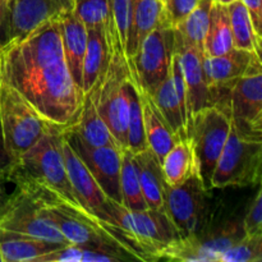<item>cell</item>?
Masks as SVG:
<instances>
[{"instance_id": "cell-1", "label": "cell", "mask_w": 262, "mask_h": 262, "mask_svg": "<svg viewBox=\"0 0 262 262\" xmlns=\"http://www.w3.org/2000/svg\"><path fill=\"white\" fill-rule=\"evenodd\" d=\"M0 78L45 122L67 128L78 118L84 95L64 58L59 17L0 45Z\"/></svg>"}, {"instance_id": "cell-2", "label": "cell", "mask_w": 262, "mask_h": 262, "mask_svg": "<svg viewBox=\"0 0 262 262\" xmlns=\"http://www.w3.org/2000/svg\"><path fill=\"white\" fill-rule=\"evenodd\" d=\"M8 177L10 182H27L55 194L76 209H84L74 194L67 174L63 158V128L58 125H48L40 140L12 164Z\"/></svg>"}, {"instance_id": "cell-3", "label": "cell", "mask_w": 262, "mask_h": 262, "mask_svg": "<svg viewBox=\"0 0 262 262\" xmlns=\"http://www.w3.org/2000/svg\"><path fill=\"white\" fill-rule=\"evenodd\" d=\"M106 212L118 237L140 256L141 261L161 260L166 248L182 238L166 210L133 211L107 199Z\"/></svg>"}, {"instance_id": "cell-4", "label": "cell", "mask_w": 262, "mask_h": 262, "mask_svg": "<svg viewBox=\"0 0 262 262\" xmlns=\"http://www.w3.org/2000/svg\"><path fill=\"white\" fill-rule=\"evenodd\" d=\"M112 54L102 78L95 84L96 107L100 117L118 146L127 148V129L129 118L128 78L129 67L119 41L110 37Z\"/></svg>"}, {"instance_id": "cell-5", "label": "cell", "mask_w": 262, "mask_h": 262, "mask_svg": "<svg viewBox=\"0 0 262 262\" xmlns=\"http://www.w3.org/2000/svg\"><path fill=\"white\" fill-rule=\"evenodd\" d=\"M262 136H251L230 127L229 136L211 177V188L260 184Z\"/></svg>"}, {"instance_id": "cell-6", "label": "cell", "mask_w": 262, "mask_h": 262, "mask_svg": "<svg viewBox=\"0 0 262 262\" xmlns=\"http://www.w3.org/2000/svg\"><path fill=\"white\" fill-rule=\"evenodd\" d=\"M49 124L12 86L0 78V125L12 164L40 140Z\"/></svg>"}, {"instance_id": "cell-7", "label": "cell", "mask_w": 262, "mask_h": 262, "mask_svg": "<svg viewBox=\"0 0 262 262\" xmlns=\"http://www.w3.org/2000/svg\"><path fill=\"white\" fill-rule=\"evenodd\" d=\"M232 120L225 109L211 105L192 117L188 128V140L193 148L199 176L209 192L211 177L225 142L229 136Z\"/></svg>"}, {"instance_id": "cell-8", "label": "cell", "mask_w": 262, "mask_h": 262, "mask_svg": "<svg viewBox=\"0 0 262 262\" xmlns=\"http://www.w3.org/2000/svg\"><path fill=\"white\" fill-rule=\"evenodd\" d=\"M176 35L170 26H161L151 31L128 61L129 72L141 91L152 95L170 73Z\"/></svg>"}, {"instance_id": "cell-9", "label": "cell", "mask_w": 262, "mask_h": 262, "mask_svg": "<svg viewBox=\"0 0 262 262\" xmlns=\"http://www.w3.org/2000/svg\"><path fill=\"white\" fill-rule=\"evenodd\" d=\"M210 194L197 171L179 186L166 184L165 209L182 238L200 234L206 228Z\"/></svg>"}, {"instance_id": "cell-10", "label": "cell", "mask_w": 262, "mask_h": 262, "mask_svg": "<svg viewBox=\"0 0 262 262\" xmlns=\"http://www.w3.org/2000/svg\"><path fill=\"white\" fill-rule=\"evenodd\" d=\"M0 228L32 235L48 242L68 245L63 234L43 211L40 202L27 191L15 186L0 216Z\"/></svg>"}, {"instance_id": "cell-11", "label": "cell", "mask_w": 262, "mask_h": 262, "mask_svg": "<svg viewBox=\"0 0 262 262\" xmlns=\"http://www.w3.org/2000/svg\"><path fill=\"white\" fill-rule=\"evenodd\" d=\"M63 136L92 174L109 200L122 204L120 168L122 150L115 146H91L72 130L63 128Z\"/></svg>"}, {"instance_id": "cell-12", "label": "cell", "mask_w": 262, "mask_h": 262, "mask_svg": "<svg viewBox=\"0 0 262 262\" xmlns=\"http://www.w3.org/2000/svg\"><path fill=\"white\" fill-rule=\"evenodd\" d=\"M73 8V0H8L0 45L28 35L42 23L60 17Z\"/></svg>"}, {"instance_id": "cell-13", "label": "cell", "mask_w": 262, "mask_h": 262, "mask_svg": "<svg viewBox=\"0 0 262 262\" xmlns=\"http://www.w3.org/2000/svg\"><path fill=\"white\" fill-rule=\"evenodd\" d=\"M229 114L239 132L262 136V72L243 76L230 89Z\"/></svg>"}, {"instance_id": "cell-14", "label": "cell", "mask_w": 262, "mask_h": 262, "mask_svg": "<svg viewBox=\"0 0 262 262\" xmlns=\"http://www.w3.org/2000/svg\"><path fill=\"white\" fill-rule=\"evenodd\" d=\"M176 42L174 51L179 55L184 84H186L187 105H188L189 123L192 117L201 109L211 106L210 90L204 69V51L191 43L186 42L174 31ZM189 128V127H188Z\"/></svg>"}, {"instance_id": "cell-15", "label": "cell", "mask_w": 262, "mask_h": 262, "mask_svg": "<svg viewBox=\"0 0 262 262\" xmlns=\"http://www.w3.org/2000/svg\"><path fill=\"white\" fill-rule=\"evenodd\" d=\"M209 90L230 89L243 76L262 72L261 55L255 51L233 48L219 56L204 58Z\"/></svg>"}, {"instance_id": "cell-16", "label": "cell", "mask_w": 262, "mask_h": 262, "mask_svg": "<svg viewBox=\"0 0 262 262\" xmlns=\"http://www.w3.org/2000/svg\"><path fill=\"white\" fill-rule=\"evenodd\" d=\"M63 158L66 164V170L68 174L69 182L73 188L74 194L81 202L82 206L101 219L102 222L109 224L110 217L106 212V202L107 197L101 191L100 186L83 161L81 160L76 151L72 148V146L67 142L63 136Z\"/></svg>"}, {"instance_id": "cell-17", "label": "cell", "mask_w": 262, "mask_h": 262, "mask_svg": "<svg viewBox=\"0 0 262 262\" xmlns=\"http://www.w3.org/2000/svg\"><path fill=\"white\" fill-rule=\"evenodd\" d=\"M161 26H169L163 0H133L124 55L127 63L133 58L143 38Z\"/></svg>"}, {"instance_id": "cell-18", "label": "cell", "mask_w": 262, "mask_h": 262, "mask_svg": "<svg viewBox=\"0 0 262 262\" xmlns=\"http://www.w3.org/2000/svg\"><path fill=\"white\" fill-rule=\"evenodd\" d=\"M59 23L61 46L69 73L74 83L82 90V69L87 48V27L73 10L60 15Z\"/></svg>"}, {"instance_id": "cell-19", "label": "cell", "mask_w": 262, "mask_h": 262, "mask_svg": "<svg viewBox=\"0 0 262 262\" xmlns=\"http://www.w3.org/2000/svg\"><path fill=\"white\" fill-rule=\"evenodd\" d=\"M112 45L107 41L106 27L87 28V48L82 69L83 95L95 87L102 78L109 63Z\"/></svg>"}, {"instance_id": "cell-20", "label": "cell", "mask_w": 262, "mask_h": 262, "mask_svg": "<svg viewBox=\"0 0 262 262\" xmlns=\"http://www.w3.org/2000/svg\"><path fill=\"white\" fill-rule=\"evenodd\" d=\"M60 246L64 245L0 228L2 262H36L41 256L48 255Z\"/></svg>"}, {"instance_id": "cell-21", "label": "cell", "mask_w": 262, "mask_h": 262, "mask_svg": "<svg viewBox=\"0 0 262 262\" xmlns=\"http://www.w3.org/2000/svg\"><path fill=\"white\" fill-rule=\"evenodd\" d=\"M66 129L74 132L84 142L91 146H115V147H119L117 141L110 133L109 128L106 127V124L97 112L95 87L90 90L87 94H84L78 118L73 124L67 127Z\"/></svg>"}, {"instance_id": "cell-22", "label": "cell", "mask_w": 262, "mask_h": 262, "mask_svg": "<svg viewBox=\"0 0 262 262\" xmlns=\"http://www.w3.org/2000/svg\"><path fill=\"white\" fill-rule=\"evenodd\" d=\"M133 155H135L136 166H137L141 189H142L143 199L147 207L155 210H166V182L164 178L160 160L151 152L150 148H146Z\"/></svg>"}, {"instance_id": "cell-23", "label": "cell", "mask_w": 262, "mask_h": 262, "mask_svg": "<svg viewBox=\"0 0 262 262\" xmlns=\"http://www.w3.org/2000/svg\"><path fill=\"white\" fill-rule=\"evenodd\" d=\"M143 113V127H145V137L147 148L160 160L168 154V151L177 143L178 137L174 135L173 129L168 124L160 110L154 104L150 95L141 91Z\"/></svg>"}, {"instance_id": "cell-24", "label": "cell", "mask_w": 262, "mask_h": 262, "mask_svg": "<svg viewBox=\"0 0 262 262\" xmlns=\"http://www.w3.org/2000/svg\"><path fill=\"white\" fill-rule=\"evenodd\" d=\"M233 48L228 7L214 2L210 10V22L204 41V55L207 58L219 56Z\"/></svg>"}, {"instance_id": "cell-25", "label": "cell", "mask_w": 262, "mask_h": 262, "mask_svg": "<svg viewBox=\"0 0 262 262\" xmlns=\"http://www.w3.org/2000/svg\"><path fill=\"white\" fill-rule=\"evenodd\" d=\"M164 178L168 186H179L193 173H199L196 158L189 140H179L161 160Z\"/></svg>"}, {"instance_id": "cell-26", "label": "cell", "mask_w": 262, "mask_h": 262, "mask_svg": "<svg viewBox=\"0 0 262 262\" xmlns=\"http://www.w3.org/2000/svg\"><path fill=\"white\" fill-rule=\"evenodd\" d=\"M151 99L160 110L164 119L170 125L178 140H188V120L181 109L170 73L151 95Z\"/></svg>"}, {"instance_id": "cell-27", "label": "cell", "mask_w": 262, "mask_h": 262, "mask_svg": "<svg viewBox=\"0 0 262 262\" xmlns=\"http://www.w3.org/2000/svg\"><path fill=\"white\" fill-rule=\"evenodd\" d=\"M230 28L233 35V46L242 50L255 51L261 55V36L255 32L247 9L242 0H234L227 5Z\"/></svg>"}, {"instance_id": "cell-28", "label": "cell", "mask_w": 262, "mask_h": 262, "mask_svg": "<svg viewBox=\"0 0 262 262\" xmlns=\"http://www.w3.org/2000/svg\"><path fill=\"white\" fill-rule=\"evenodd\" d=\"M120 193L122 205L128 210L142 211L148 209L143 199L138 178L135 155L129 150H122V168H120Z\"/></svg>"}, {"instance_id": "cell-29", "label": "cell", "mask_w": 262, "mask_h": 262, "mask_svg": "<svg viewBox=\"0 0 262 262\" xmlns=\"http://www.w3.org/2000/svg\"><path fill=\"white\" fill-rule=\"evenodd\" d=\"M128 94H129V118H128L127 129V150L132 154H138L147 148V143L145 137V127H143L141 89L130 72L128 78Z\"/></svg>"}, {"instance_id": "cell-30", "label": "cell", "mask_w": 262, "mask_h": 262, "mask_svg": "<svg viewBox=\"0 0 262 262\" xmlns=\"http://www.w3.org/2000/svg\"><path fill=\"white\" fill-rule=\"evenodd\" d=\"M214 0H199L194 9L189 13L188 17L174 28L177 33L186 42L196 46L204 51V41L206 36L207 27L210 22V10Z\"/></svg>"}, {"instance_id": "cell-31", "label": "cell", "mask_w": 262, "mask_h": 262, "mask_svg": "<svg viewBox=\"0 0 262 262\" xmlns=\"http://www.w3.org/2000/svg\"><path fill=\"white\" fill-rule=\"evenodd\" d=\"M73 12L87 28L113 26L110 0H76Z\"/></svg>"}, {"instance_id": "cell-32", "label": "cell", "mask_w": 262, "mask_h": 262, "mask_svg": "<svg viewBox=\"0 0 262 262\" xmlns=\"http://www.w3.org/2000/svg\"><path fill=\"white\" fill-rule=\"evenodd\" d=\"M262 233L255 235H243L220 255L219 262H261Z\"/></svg>"}, {"instance_id": "cell-33", "label": "cell", "mask_w": 262, "mask_h": 262, "mask_svg": "<svg viewBox=\"0 0 262 262\" xmlns=\"http://www.w3.org/2000/svg\"><path fill=\"white\" fill-rule=\"evenodd\" d=\"M246 235H255L262 233V192L258 189L255 199L251 202L247 214L242 220Z\"/></svg>"}, {"instance_id": "cell-34", "label": "cell", "mask_w": 262, "mask_h": 262, "mask_svg": "<svg viewBox=\"0 0 262 262\" xmlns=\"http://www.w3.org/2000/svg\"><path fill=\"white\" fill-rule=\"evenodd\" d=\"M199 0H166V18L171 28H177L194 9Z\"/></svg>"}, {"instance_id": "cell-35", "label": "cell", "mask_w": 262, "mask_h": 262, "mask_svg": "<svg viewBox=\"0 0 262 262\" xmlns=\"http://www.w3.org/2000/svg\"><path fill=\"white\" fill-rule=\"evenodd\" d=\"M255 32L262 37V0H242Z\"/></svg>"}, {"instance_id": "cell-36", "label": "cell", "mask_w": 262, "mask_h": 262, "mask_svg": "<svg viewBox=\"0 0 262 262\" xmlns=\"http://www.w3.org/2000/svg\"><path fill=\"white\" fill-rule=\"evenodd\" d=\"M8 184H10L8 171L0 173V216L4 212L8 201H9L10 192L8 191Z\"/></svg>"}, {"instance_id": "cell-37", "label": "cell", "mask_w": 262, "mask_h": 262, "mask_svg": "<svg viewBox=\"0 0 262 262\" xmlns=\"http://www.w3.org/2000/svg\"><path fill=\"white\" fill-rule=\"evenodd\" d=\"M12 166V161H10L9 156H8L7 150H5L4 138H3L2 125H0V173L8 171Z\"/></svg>"}, {"instance_id": "cell-38", "label": "cell", "mask_w": 262, "mask_h": 262, "mask_svg": "<svg viewBox=\"0 0 262 262\" xmlns=\"http://www.w3.org/2000/svg\"><path fill=\"white\" fill-rule=\"evenodd\" d=\"M7 5L8 0H0V26L3 27V22H4L5 13H7Z\"/></svg>"}, {"instance_id": "cell-39", "label": "cell", "mask_w": 262, "mask_h": 262, "mask_svg": "<svg viewBox=\"0 0 262 262\" xmlns=\"http://www.w3.org/2000/svg\"><path fill=\"white\" fill-rule=\"evenodd\" d=\"M214 2H216V3H220V4L228 5V4H230V3H233V2H234V0H214Z\"/></svg>"}, {"instance_id": "cell-40", "label": "cell", "mask_w": 262, "mask_h": 262, "mask_svg": "<svg viewBox=\"0 0 262 262\" xmlns=\"http://www.w3.org/2000/svg\"><path fill=\"white\" fill-rule=\"evenodd\" d=\"M0 40H2V26H0Z\"/></svg>"}, {"instance_id": "cell-41", "label": "cell", "mask_w": 262, "mask_h": 262, "mask_svg": "<svg viewBox=\"0 0 262 262\" xmlns=\"http://www.w3.org/2000/svg\"><path fill=\"white\" fill-rule=\"evenodd\" d=\"M163 2H164V3H165V2H166V0H163Z\"/></svg>"}, {"instance_id": "cell-42", "label": "cell", "mask_w": 262, "mask_h": 262, "mask_svg": "<svg viewBox=\"0 0 262 262\" xmlns=\"http://www.w3.org/2000/svg\"><path fill=\"white\" fill-rule=\"evenodd\" d=\"M0 262H2V257H0Z\"/></svg>"}, {"instance_id": "cell-43", "label": "cell", "mask_w": 262, "mask_h": 262, "mask_svg": "<svg viewBox=\"0 0 262 262\" xmlns=\"http://www.w3.org/2000/svg\"><path fill=\"white\" fill-rule=\"evenodd\" d=\"M73 2H76V0H73Z\"/></svg>"}]
</instances>
